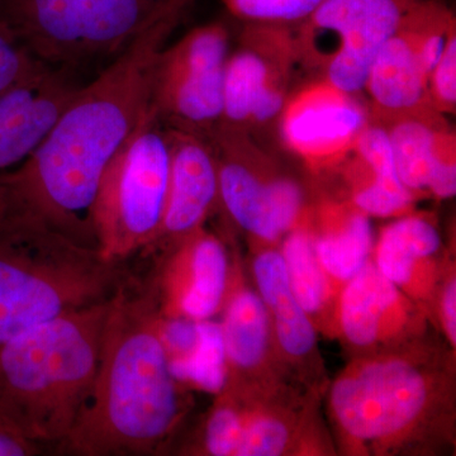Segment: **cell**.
Masks as SVG:
<instances>
[{"label": "cell", "instance_id": "23", "mask_svg": "<svg viewBox=\"0 0 456 456\" xmlns=\"http://www.w3.org/2000/svg\"><path fill=\"white\" fill-rule=\"evenodd\" d=\"M270 314L259 294L233 293L220 323L228 371H253L268 354Z\"/></svg>", "mask_w": 456, "mask_h": 456}, {"label": "cell", "instance_id": "27", "mask_svg": "<svg viewBox=\"0 0 456 456\" xmlns=\"http://www.w3.org/2000/svg\"><path fill=\"white\" fill-rule=\"evenodd\" d=\"M290 443V428L272 415L246 416L236 456H278Z\"/></svg>", "mask_w": 456, "mask_h": 456}, {"label": "cell", "instance_id": "22", "mask_svg": "<svg viewBox=\"0 0 456 456\" xmlns=\"http://www.w3.org/2000/svg\"><path fill=\"white\" fill-rule=\"evenodd\" d=\"M323 227L314 240V251L327 281L346 284L369 261L373 232L369 216L353 208H330L323 216ZM331 285V284H330Z\"/></svg>", "mask_w": 456, "mask_h": 456}, {"label": "cell", "instance_id": "5", "mask_svg": "<svg viewBox=\"0 0 456 456\" xmlns=\"http://www.w3.org/2000/svg\"><path fill=\"white\" fill-rule=\"evenodd\" d=\"M169 174L167 127L151 104L99 182L92 226L104 259L125 263L154 244L167 208Z\"/></svg>", "mask_w": 456, "mask_h": 456}, {"label": "cell", "instance_id": "4", "mask_svg": "<svg viewBox=\"0 0 456 456\" xmlns=\"http://www.w3.org/2000/svg\"><path fill=\"white\" fill-rule=\"evenodd\" d=\"M125 263L32 220L0 221V346L35 327L110 301Z\"/></svg>", "mask_w": 456, "mask_h": 456}, {"label": "cell", "instance_id": "3", "mask_svg": "<svg viewBox=\"0 0 456 456\" xmlns=\"http://www.w3.org/2000/svg\"><path fill=\"white\" fill-rule=\"evenodd\" d=\"M113 298L0 346V416L26 439L59 448L70 434L97 374Z\"/></svg>", "mask_w": 456, "mask_h": 456}, {"label": "cell", "instance_id": "6", "mask_svg": "<svg viewBox=\"0 0 456 456\" xmlns=\"http://www.w3.org/2000/svg\"><path fill=\"white\" fill-rule=\"evenodd\" d=\"M167 0H0V23L42 62L125 49Z\"/></svg>", "mask_w": 456, "mask_h": 456}, {"label": "cell", "instance_id": "25", "mask_svg": "<svg viewBox=\"0 0 456 456\" xmlns=\"http://www.w3.org/2000/svg\"><path fill=\"white\" fill-rule=\"evenodd\" d=\"M200 341L187 356L169 362L179 383H189L209 393H221L227 383L226 351L220 323L200 321Z\"/></svg>", "mask_w": 456, "mask_h": 456}, {"label": "cell", "instance_id": "20", "mask_svg": "<svg viewBox=\"0 0 456 456\" xmlns=\"http://www.w3.org/2000/svg\"><path fill=\"white\" fill-rule=\"evenodd\" d=\"M382 123L399 179L413 197L428 193L437 165L456 150L455 134L443 114L426 108Z\"/></svg>", "mask_w": 456, "mask_h": 456}, {"label": "cell", "instance_id": "11", "mask_svg": "<svg viewBox=\"0 0 456 456\" xmlns=\"http://www.w3.org/2000/svg\"><path fill=\"white\" fill-rule=\"evenodd\" d=\"M241 41L227 60L220 127L250 136L251 130L279 121L297 61L290 27L246 25Z\"/></svg>", "mask_w": 456, "mask_h": 456}, {"label": "cell", "instance_id": "7", "mask_svg": "<svg viewBox=\"0 0 456 456\" xmlns=\"http://www.w3.org/2000/svg\"><path fill=\"white\" fill-rule=\"evenodd\" d=\"M437 384L421 362L380 356L351 364L330 395L332 417L347 439L362 445L391 446L430 415Z\"/></svg>", "mask_w": 456, "mask_h": 456}, {"label": "cell", "instance_id": "13", "mask_svg": "<svg viewBox=\"0 0 456 456\" xmlns=\"http://www.w3.org/2000/svg\"><path fill=\"white\" fill-rule=\"evenodd\" d=\"M150 289L167 318L212 320L226 302L228 260L224 246L203 228L171 248Z\"/></svg>", "mask_w": 456, "mask_h": 456}, {"label": "cell", "instance_id": "14", "mask_svg": "<svg viewBox=\"0 0 456 456\" xmlns=\"http://www.w3.org/2000/svg\"><path fill=\"white\" fill-rule=\"evenodd\" d=\"M170 174L160 232L145 251L170 250L203 228L220 200L218 167L211 142L191 132L167 127Z\"/></svg>", "mask_w": 456, "mask_h": 456}, {"label": "cell", "instance_id": "10", "mask_svg": "<svg viewBox=\"0 0 456 456\" xmlns=\"http://www.w3.org/2000/svg\"><path fill=\"white\" fill-rule=\"evenodd\" d=\"M218 167L220 200L248 235L275 241L298 224L301 188L284 176L266 175L248 134L218 127L207 139Z\"/></svg>", "mask_w": 456, "mask_h": 456}, {"label": "cell", "instance_id": "12", "mask_svg": "<svg viewBox=\"0 0 456 456\" xmlns=\"http://www.w3.org/2000/svg\"><path fill=\"white\" fill-rule=\"evenodd\" d=\"M369 121L358 95L322 79L288 98L278 123L287 149L311 169L323 170L346 160Z\"/></svg>", "mask_w": 456, "mask_h": 456}, {"label": "cell", "instance_id": "29", "mask_svg": "<svg viewBox=\"0 0 456 456\" xmlns=\"http://www.w3.org/2000/svg\"><path fill=\"white\" fill-rule=\"evenodd\" d=\"M245 421L246 415L230 402L218 404L209 416L204 431V450L207 454L236 456Z\"/></svg>", "mask_w": 456, "mask_h": 456}, {"label": "cell", "instance_id": "9", "mask_svg": "<svg viewBox=\"0 0 456 456\" xmlns=\"http://www.w3.org/2000/svg\"><path fill=\"white\" fill-rule=\"evenodd\" d=\"M230 32L215 22L164 47L156 64L152 107L165 126L208 139L224 113Z\"/></svg>", "mask_w": 456, "mask_h": 456}, {"label": "cell", "instance_id": "26", "mask_svg": "<svg viewBox=\"0 0 456 456\" xmlns=\"http://www.w3.org/2000/svg\"><path fill=\"white\" fill-rule=\"evenodd\" d=\"M246 25L294 27L305 22L323 0H221Z\"/></svg>", "mask_w": 456, "mask_h": 456}, {"label": "cell", "instance_id": "24", "mask_svg": "<svg viewBox=\"0 0 456 456\" xmlns=\"http://www.w3.org/2000/svg\"><path fill=\"white\" fill-rule=\"evenodd\" d=\"M283 245V256L290 288L308 316H317L330 298L329 281L314 251V239L305 228L294 227Z\"/></svg>", "mask_w": 456, "mask_h": 456}, {"label": "cell", "instance_id": "30", "mask_svg": "<svg viewBox=\"0 0 456 456\" xmlns=\"http://www.w3.org/2000/svg\"><path fill=\"white\" fill-rule=\"evenodd\" d=\"M428 104L437 113L452 114L456 108V35L450 38L428 83Z\"/></svg>", "mask_w": 456, "mask_h": 456}, {"label": "cell", "instance_id": "2", "mask_svg": "<svg viewBox=\"0 0 456 456\" xmlns=\"http://www.w3.org/2000/svg\"><path fill=\"white\" fill-rule=\"evenodd\" d=\"M151 289L131 277L114 296L97 374L60 452L79 456L156 455L183 416Z\"/></svg>", "mask_w": 456, "mask_h": 456}, {"label": "cell", "instance_id": "8", "mask_svg": "<svg viewBox=\"0 0 456 456\" xmlns=\"http://www.w3.org/2000/svg\"><path fill=\"white\" fill-rule=\"evenodd\" d=\"M425 0H323L292 27L297 62L322 69L323 80L349 94L364 92L375 57Z\"/></svg>", "mask_w": 456, "mask_h": 456}, {"label": "cell", "instance_id": "31", "mask_svg": "<svg viewBox=\"0 0 456 456\" xmlns=\"http://www.w3.org/2000/svg\"><path fill=\"white\" fill-rule=\"evenodd\" d=\"M44 448L26 439L7 419L0 416V456L40 455Z\"/></svg>", "mask_w": 456, "mask_h": 456}, {"label": "cell", "instance_id": "32", "mask_svg": "<svg viewBox=\"0 0 456 456\" xmlns=\"http://www.w3.org/2000/svg\"><path fill=\"white\" fill-rule=\"evenodd\" d=\"M441 310H443L444 327H445L446 336H448L450 344L455 347L456 345V281L455 278L450 279L443 293V301H441Z\"/></svg>", "mask_w": 456, "mask_h": 456}, {"label": "cell", "instance_id": "17", "mask_svg": "<svg viewBox=\"0 0 456 456\" xmlns=\"http://www.w3.org/2000/svg\"><path fill=\"white\" fill-rule=\"evenodd\" d=\"M338 318L342 334L353 346L371 349L408 335L415 311L411 298L368 261L345 284Z\"/></svg>", "mask_w": 456, "mask_h": 456}, {"label": "cell", "instance_id": "19", "mask_svg": "<svg viewBox=\"0 0 456 456\" xmlns=\"http://www.w3.org/2000/svg\"><path fill=\"white\" fill-rule=\"evenodd\" d=\"M440 251L436 226L422 216H404L382 231L374 264L408 298L421 299L430 290Z\"/></svg>", "mask_w": 456, "mask_h": 456}, {"label": "cell", "instance_id": "1", "mask_svg": "<svg viewBox=\"0 0 456 456\" xmlns=\"http://www.w3.org/2000/svg\"><path fill=\"white\" fill-rule=\"evenodd\" d=\"M191 0H167L112 65L70 103L26 161L0 173V221L32 220L95 246L99 182L152 104L159 56Z\"/></svg>", "mask_w": 456, "mask_h": 456}, {"label": "cell", "instance_id": "15", "mask_svg": "<svg viewBox=\"0 0 456 456\" xmlns=\"http://www.w3.org/2000/svg\"><path fill=\"white\" fill-rule=\"evenodd\" d=\"M440 2L425 0L412 9L375 57L364 92L370 98L369 112L378 121L388 122L431 108L421 42Z\"/></svg>", "mask_w": 456, "mask_h": 456}, {"label": "cell", "instance_id": "21", "mask_svg": "<svg viewBox=\"0 0 456 456\" xmlns=\"http://www.w3.org/2000/svg\"><path fill=\"white\" fill-rule=\"evenodd\" d=\"M254 274L261 299L274 320L281 346L290 358L310 355L316 347V331L294 296L281 254L272 250L260 254L255 259Z\"/></svg>", "mask_w": 456, "mask_h": 456}, {"label": "cell", "instance_id": "18", "mask_svg": "<svg viewBox=\"0 0 456 456\" xmlns=\"http://www.w3.org/2000/svg\"><path fill=\"white\" fill-rule=\"evenodd\" d=\"M344 163L353 174V206L369 217H399L412 204L413 194L399 179L386 126L370 116Z\"/></svg>", "mask_w": 456, "mask_h": 456}, {"label": "cell", "instance_id": "16", "mask_svg": "<svg viewBox=\"0 0 456 456\" xmlns=\"http://www.w3.org/2000/svg\"><path fill=\"white\" fill-rule=\"evenodd\" d=\"M77 92L47 68L0 94V173L18 167L36 151Z\"/></svg>", "mask_w": 456, "mask_h": 456}, {"label": "cell", "instance_id": "28", "mask_svg": "<svg viewBox=\"0 0 456 456\" xmlns=\"http://www.w3.org/2000/svg\"><path fill=\"white\" fill-rule=\"evenodd\" d=\"M47 66L0 23V94L37 77Z\"/></svg>", "mask_w": 456, "mask_h": 456}]
</instances>
